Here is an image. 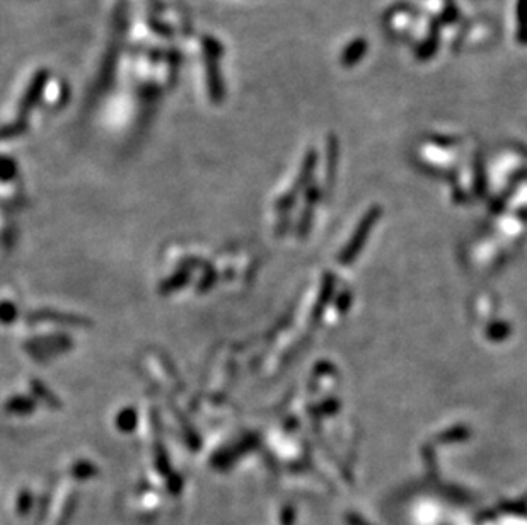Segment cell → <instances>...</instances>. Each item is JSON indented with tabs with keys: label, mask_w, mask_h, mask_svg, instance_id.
Returning a JSON list of instances; mask_svg holds the SVG:
<instances>
[{
	"label": "cell",
	"mask_w": 527,
	"mask_h": 525,
	"mask_svg": "<svg viewBox=\"0 0 527 525\" xmlns=\"http://www.w3.org/2000/svg\"><path fill=\"white\" fill-rule=\"evenodd\" d=\"M26 128H28V122H24V120H17V122H14V123L3 124V127H0V140H3V138L17 137V135L24 134Z\"/></svg>",
	"instance_id": "7"
},
{
	"label": "cell",
	"mask_w": 527,
	"mask_h": 525,
	"mask_svg": "<svg viewBox=\"0 0 527 525\" xmlns=\"http://www.w3.org/2000/svg\"><path fill=\"white\" fill-rule=\"evenodd\" d=\"M127 3L122 2L118 3V9H116V17H115V35H113V41L111 47H109L108 55L104 56L103 67L99 70V77H97V84H96V94L101 96L104 90H108L109 84H111L113 77H115V70H116V63H118V53L122 50V41L125 38L127 33Z\"/></svg>",
	"instance_id": "2"
},
{
	"label": "cell",
	"mask_w": 527,
	"mask_h": 525,
	"mask_svg": "<svg viewBox=\"0 0 527 525\" xmlns=\"http://www.w3.org/2000/svg\"><path fill=\"white\" fill-rule=\"evenodd\" d=\"M48 82H50V70L48 69H40L35 72V75L29 81L28 88L22 92L21 101L17 104V115L19 120L28 118L33 113V109L40 104L41 97L44 96V90L48 88Z\"/></svg>",
	"instance_id": "3"
},
{
	"label": "cell",
	"mask_w": 527,
	"mask_h": 525,
	"mask_svg": "<svg viewBox=\"0 0 527 525\" xmlns=\"http://www.w3.org/2000/svg\"><path fill=\"white\" fill-rule=\"evenodd\" d=\"M202 51L203 63H205L206 92H209L210 103L218 106L225 99V86L220 69V58L224 55V47H222V43L217 38L205 35L202 38Z\"/></svg>",
	"instance_id": "1"
},
{
	"label": "cell",
	"mask_w": 527,
	"mask_h": 525,
	"mask_svg": "<svg viewBox=\"0 0 527 525\" xmlns=\"http://www.w3.org/2000/svg\"><path fill=\"white\" fill-rule=\"evenodd\" d=\"M517 38L521 43H527V0L517 2Z\"/></svg>",
	"instance_id": "5"
},
{
	"label": "cell",
	"mask_w": 527,
	"mask_h": 525,
	"mask_svg": "<svg viewBox=\"0 0 527 525\" xmlns=\"http://www.w3.org/2000/svg\"><path fill=\"white\" fill-rule=\"evenodd\" d=\"M367 53V41L359 38V40L352 41L348 47L345 48L341 53V65L343 67H353L355 63L360 62V58Z\"/></svg>",
	"instance_id": "4"
},
{
	"label": "cell",
	"mask_w": 527,
	"mask_h": 525,
	"mask_svg": "<svg viewBox=\"0 0 527 525\" xmlns=\"http://www.w3.org/2000/svg\"><path fill=\"white\" fill-rule=\"evenodd\" d=\"M437 45H439V26H435V29H432L430 36H428L427 41L421 45L416 55H419L420 58H423V60L428 58V56H432L435 53Z\"/></svg>",
	"instance_id": "6"
}]
</instances>
